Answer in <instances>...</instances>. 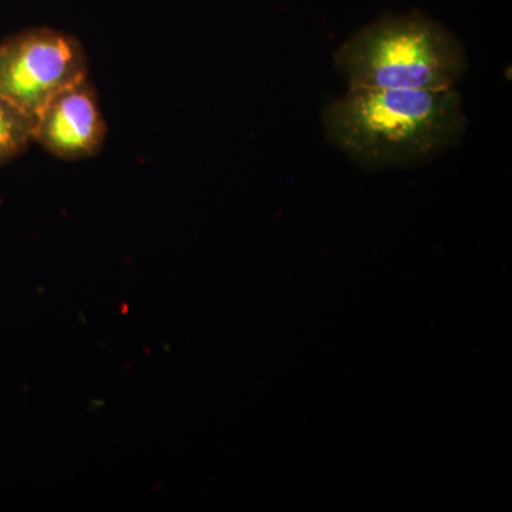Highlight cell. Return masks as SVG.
<instances>
[{
	"label": "cell",
	"instance_id": "4",
	"mask_svg": "<svg viewBox=\"0 0 512 512\" xmlns=\"http://www.w3.org/2000/svg\"><path fill=\"white\" fill-rule=\"evenodd\" d=\"M106 136V121L89 77L53 97L35 120V143L64 161L96 156Z\"/></svg>",
	"mask_w": 512,
	"mask_h": 512
},
{
	"label": "cell",
	"instance_id": "2",
	"mask_svg": "<svg viewBox=\"0 0 512 512\" xmlns=\"http://www.w3.org/2000/svg\"><path fill=\"white\" fill-rule=\"evenodd\" d=\"M335 66L349 87L447 90L466 76L468 60L450 29L413 12L357 30L336 50Z\"/></svg>",
	"mask_w": 512,
	"mask_h": 512
},
{
	"label": "cell",
	"instance_id": "1",
	"mask_svg": "<svg viewBox=\"0 0 512 512\" xmlns=\"http://www.w3.org/2000/svg\"><path fill=\"white\" fill-rule=\"evenodd\" d=\"M322 120L329 143L366 170L430 163L457 147L467 130L456 89L349 87Z\"/></svg>",
	"mask_w": 512,
	"mask_h": 512
},
{
	"label": "cell",
	"instance_id": "5",
	"mask_svg": "<svg viewBox=\"0 0 512 512\" xmlns=\"http://www.w3.org/2000/svg\"><path fill=\"white\" fill-rule=\"evenodd\" d=\"M35 143V119L0 97V167Z\"/></svg>",
	"mask_w": 512,
	"mask_h": 512
},
{
	"label": "cell",
	"instance_id": "3",
	"mask_svg": "<svg viewBox=\"0 0 512 512\" xmlns=\"http://www.w3.org/2000/svg\"><path fill=\"white\" fill-rule=\"evenodd\" d=\"M87 77L82 43L59 30H23L0 43V97L32 119L53 97Z\"/></svg>",
	"mask_w": 512,
	"mask_h": 512
}]
</instances>
